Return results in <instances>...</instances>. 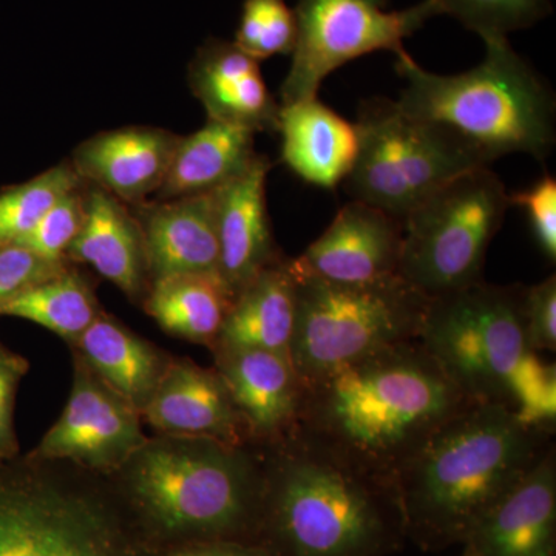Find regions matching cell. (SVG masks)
Wrapping results in <instances>:
<instances>
[{"mask_svg": "<svg viewBox=\"0 0 556 556\" xmlns=\"http://www.w3.org/2000/svg\"><path fill=\"white\" fill-rule=\"evenodd\" d=\"M73 383L60 419L30 455L65 460L94 473L110 475L146 441L142 417L126 397L104 382L76 353Z\"/></svg>", "mask_w": 556, "mask_h": 556, "instance_id": "cell-12", "label": "cell"}, {"mask_svg": "<svg viewBox=\"0 0 556 556\" xmlns=\"http://www.w3.org/2000/svg\"><path fill=\"white\" fill-rule=\"evenodd\" d=\"M525 292L481 280L433 298L417 340L471 401L555 433L556 368L529 345Z\"/></svg>", "mask_w": 556, "mask_h": 556, "instance_id": "cell-5", "label": "cell"}, {"mask_svg": "<svg viewBox=\"0 0 556 556\" xmlns=\"http://www.w3.org/2000/svg\"><path fill=\"white\" fill-rule=\"evenodd\" d=\"M215 369L225 380L252 447L269 444L298 424L303 386L291 357L265 350H215Z\"/></svg>", "mask_w": 556, "mask_h": 556, "instance_id": "cell-16", "label": "cell"}, {"mask_svg": "<svg viewBox=\"0 0 556 556\" xmlns=\"http://www.w3.org/2000/svg\"><path fill=\"white\" fill-rule=\"evenodd\" d=\"M232 302L218 274H178L153 280L141 305L170 336L212 351Z\"/></svg>", "mask_w": 556, "mask_h": 556, "instance_id": "cell-26", "label": "cell"}, {"mask_svg": "<svg viewBox=\"0 0 556 556\" xmlns=\"http://www.w3.org/2000/svg\"><path fill=\"white\" fill-rule=\"evenodd\" d=\"M471 404L416 339L303 387L298 424L361 466L394 479L439 427Z\"/></svg>", "mask_w": 556, "mask_h": 556, "instance_id": "cell-2", "label": "cell"}, {"mask_svg": "<svg viewBox=\"0 0 556 556\" xmlns=\"http://www.w3.org/2000/svg\"><path fill=\"white\" fill-rule=\"evenodd\" d=\"M438 14H448L482 40L507 38L543 21L552 11L551 0H434Z\"/></svg>", "mask_w": 556, "mask_h": 556, "instance_id": "cell-29", "label": "cell"}, {"mask_svg": "<svg viewBox=\"0 0 556 556\" xmlns=\"http://www.w3.org/2000/svg\"><path fill=\"white\" fill-rule=\"evenodd\" d=\"M68 346L139 413L149 404L172 358L104 309Z\"/></svg>", "mask_w": 556, "mask_h": 556, "instance_id": "cell-24", "label": "cell"}, {"mask_svg": "<svg viewBox=\"0 0 556 556\" xmlns=\"http://www.w3.org/2000/svg\"><path fill=\"white\" fill-rule=\"evenodd\" d=\"M83 182L72 161H62L30 181L2 189L0 244L22 243L47 212Z\"/></svg>", "mask_w": 556, "mask_h": 556, "instance_id": "cell-28", "label": "cell"}, {"mask_svg": "<svg viewBox=\"0 0 556 556\" xmlns=\"http://www.w3.org/2000/svg\"><path fill=\"white\" fill-rule=\"evenodd\" d=\"M552 437L497 405L475 402L457 413L394 473L408 540L427 552L466 544Z\"/></svg>", "mask_w": 556, "mask_h": 556, "instance_id": "cell-3", "label": "cell"}, {"mask_svg": "<svg viewBox=\"0 0 556 556\" xmlns=\"http://www.w3.org/2000/svg\"><path fill=\"white\" fill-rule=\"evenodd\" d=\"M86 217V182L62 197L21 244L54 263H68V249Z\"/></svg>", "mask_w": 556, "mask_h": 556, "instance_id": "cell-31", "label": "cell"}, {"mask_svg": "<svg viewBox=\"0 0 556 556\" xmlns=\"http://www.w3.org/2000/svg\"><path fill=\"white\" fill-rule=\"evenodd\" d=\"M189 86L207 119L255 135L278 130L281 104L270 94L258 61L236 43L207 39L190 62Z\"/></svg>", "mask_w": 556, "mask_h": 556, "instance_id": "cell-18", "label": "cell"}, {"mask_svg": "<svg viewBox=\"0 0 556 556\" xmlns=\"http://www.w3.org/2000/svg\"><path fill=\"white\" fill-rule=\"evenodd\" d=\"M30 364L21 354L0 343V463L20 456V441L14 428L17 388Z\"/></svg>", "mask_w": 556, "mask_h": 556, "instance_id": "cell-34", "label": "cell"}, {"mask_svg": "<svg viewBox=\"0 0 556 556\" xmlns=\"http://www.w3.org/2000/svg\"><path fill=\"white\" fill-rule=\"evenodd\" d=\"M142 208L135 215L141 226L150 283L178 274H218L215 190L155 201Z\"/></svg>", "mask_w": 556, "mask_h": 556, "instance_id": "cell-20", "label": "cell"}, {"mask_svg": "<svg viewBox=\"0 0 556 556\" xmlns=\"http://www.w3.org/2000/svg\"><path fill=\"white\" fill-rule=\"evenodd\" d=\"M270 163L257 155L247 170L215 190L218 274L232 298L283 257L274 241L266 204Z\"/></svg>", "mask_w": 556, "mask_h": 556, "instance_id": "cell-15", "label": "cell"}, {"mask_svg": "<svg viewBox=\"0 0 556 556\" xmlns=\"http://www.w3.org/2000/svg\"><path fill=\"white\" fill-rule=\"evenodd\" d=\"M388 0H299L298 40L281 86V105L317 98L321 83L348 62L375 53H407L404 40L438 16L434 0L388 11Z\"/></svg>", "mask_w": 556, "mask_h": 556, "instance_id": "cell-11", "label": "cell"}, {"mask_svg": "<svg viewBox=\"0 0 556 556\" xmlns=\"http://www.w3.org/2000/svg\"><path fill=\"white\" fill-rule=\"evenodd\" d=\"M464 546H466V551H464L463 556H482L478 551H475L473 547L468 546V544H464Z\"/></svg>", "mask_w": 556, "mask_h": 556, "instance_id": "cell-37", "label": "cell"}, {"mask_svg": "<svg viewBox=\"0 0 556 556\" xmlns=\"http://www.w3.org/2000/svg\"><path fill=\"white\" fill-rule=\"evenodd\" d=\"M484 42V61L459 75H437L408 53L397 56L407 80L399 108L452 131L489 164L510 153L546 160L556 141L554 91L507 38Z\"/></svg>", "mask_w": 556, "mask_h": 556, "instance_id": "cell-6", "label": "cell"}, {"mask_svg": "<svg viewBox=\"0 0 556 556\" xmlns=\"http://www.w3.org/2000/svg\"><path fill=\"white\" fill-rule=\"evenodd\" d=\"M525 327L529 345L536 353L556 350V277L526 287Z\"/></svg>", "mask_w": 556, "mask_h": 556, "instance_id": "cell-35", "label": "cell"}, {"mask_svg": "<svg viewBox=\"0 0 556 556\" xmlns=\"http://www.w3.org/2000/svg\"><path fill=\"white\" fill-rule=\"evenodd\" d=\"M179 138L155 127L102 131L76 148L72 164L84 182L123 203L139 204L159 193Z\"/></svg>", "mask_w": 556, "mask_h": 556, "instance_id": "cell-17", "label": "cell"}, {"mask_svg": "<svg viewBox=\"0 0 556 556\" xmlns=\"http://www.w3.org/2000/svg\"><path fill=\"white\" fill-rule=\"evenodd\" d=\"M257 448L263 470L255 546L268 556H387L407 538L396 482L295 424Z\"/></svg>", "mask_w": 556, "mask_h": 556, "instance_id": "cell-1", "label": "cell"}, {"mask_svg": "<svg viewBox=\"0 0 556 556\" xmlns=\"http://www.w3.org/2000/svg\"><path fill=\"white\" fill-rule=\"evenodd\" d=\"M255 134L207 119L200 130L179 138L156 201L214 192L239 177L258 155Z\"/></svg>", "mask_w": 556, "mask_h": 556, "instance_id": "cell-25", "label": "cell"}, {"mask_svg": "<svg viewBox=\"0 0 556 556\" xmlns=\"http://www.w3.org/2000/svg\"><path fill=\"white\" fill-rule=\"evenodd\" d=\"M298 320V274L281 257L233 299L214 350H265L289 356Z\"/></svg>", "mask_w": 556, "mask_h": 556, "instance_id": "cell-23", "label": "cell"}, {"mask_svg": "<svg viewBox=\"0 0 556 556\" xmlns=\"http://www.w3.org/2000/svg\"><path fill=\"white\" fill-rule=\"evenodd\" d=\"M277 131L281 160L303 181L329 190L345 182L357 159L356 124L311 98L281 105Z\"/></svg>", "mask_w": 556, "mask_h": 556, "instance_id": "cell-22", "label": "cell"}, {"mask_svg": "<svg viewBox=\"0 0 556 556\" xmlns=\"http://www.w3.org/2000/svg\"><path fill=\"white\" fill-rule=\"evenodd\" d=\"M294 269L298 320L289 357L303 387L382 348L419 338L431 299L399 274L343 285Z\"/></svg>", "mask_w": 556, "mask_h": 556, "instance_id": "cell-8", "label": "cell"}, {"mask_svg": "<svg viewBox=\"0 0 556 556\" xmlns=\"http://www.w3.org/2000/svg\"><path fill=\"white\" fill-rule=\"evenodd\" d=\"M298 40V17L287 0H243L237 47L255 61L291 54Z\"/></svg>", "mask_w": 556, "mask_h": 556, "instance_id": "cell-30", "label": "cell"}, {"mask_svg": "<svg viewBox=\"0 0 556 556\" xmlns=\"http://www.w3.org/2000/svg\"><path fill=\"white\" fill-rule=\"evenodd\" d=\"M141 417L155 434L251 445L247 424L217 369L200 367L189 357L172 356Z\"/></svg>", "mask_w": 556, "mask_h": 556, "instance_id": "cell-14", "label": "cell"}, {"mask_svg": "<svg viewBox=\"0 0 556 556\" xmlns=\"http://www.w3.org/2000/svg\"><path fill=\"white\" fill-rule=\"evenodd\" d=\"M356 163L348 175L351 200L405 217L431 193L467 172L489 167L452 131L415 118L396 101L372 98L358 109Z\"/></svg>", "mask_w": 556, "mask_h": 556, "instance_id": "cell-9", "label": "cell"}, {"mask_svg": "<svg viewBox=\"0 0 556 556\" xmlns=\"http://www.w3.org/2000/svg\"><path fill=\"white\" fill-rule=\"evenodd\" d=\"M72 265H89L142 303L150 288L144 241L137 215L127 204L86 182V217L67 254Z\"/></svg>", "mask_w": 556, "mask_h": 556, "instance_id": "cell-21", "label": "cell"}, {"mask_svg": "<svg viewBox=\"0 0 556 556\" xmlns=\"http://www.w3.org/2000/svg\"><path fill=\"white\" fill-rule=\"evenodd\" d=\"M110 477L27 453L0 463V556H160Z\"/></svg>", "mask_w": 556, "mask_h": 556, "instance_id": "cell-7", "label": "cell"}, {"mask_svg": "<svg viewBox=\"0 0 556 556\" xmlns=\"http://www.w3.org/2000/svg\"><path fill=\"white\" fill-rule=\"evenodd\" d=\"M110 479L160 552L257 541L263 470L252 445L153 434Z\"/></svg>", "mask_w": 556, "mask_h": 556, "instance_id": "cell-4", "label": "cell"}, {"mask_svg": "<svg viewBox=\"0 0 556 556\" xmlns=\"http://www.w3.org/2000/svg\"><path fill=\"white\" fill-rule=\"evenodd\" d=\"M404 226L387 212L351 200L302 255L299 270L343 285L397 276Z\"/></svg>", "mask_w": 556, "mask_h": 556, "instance_id": "cell-13", "label": "cell"}, {"mask_svg": "<svg viewBox=\"0 0 556 556\" xmlns=\"http://www.w3.org/2000/svg\"><path fill=\"white\" fill-rule=\"evenodd\" d=\"M508 207L506 186L490 167L452 179L402 222L399 276L430 299L478 283Z\"/></svg>", "mask_w": 556, "mask_h": 556, "instance_id": "cell-10", "label": "cell"}, {"mask_svg": "<svg viewBox=\"0 0 556 556\" xmlns=\"http://www.w3.org/2000/svg\"><path fill=\"white\" fill-rule=\"evenodd\" d=\"M68 265L40 257L25 244H0V308Z\"/></svg>", "mask_w": 556, "mask_h": 556, "instance_id": "cell-32", "label": "cell"}, {"mask_svg": "<svg viewBox=\"0 0 556 556\" xmlns=\"http://www.w3.org/2000/svg\"><path fill=\"white\" fill-rule=\"evenodd\" d=\"M160 556H268L255 544L232 541H208V543L185 544L161 552Z\"/></svg>", "mask_w": 556, "mask_h": 556, "instance_id": "cell-36", "label": "cell"}, {"mask_svg": "<svg viewBox=\"0 0 556 556\" xmlns=\"http://www.w3.org/2000/svg\"><path fill=\"white\" fill-rule=\"evenodd\" d=\"M510 206L525 208L538 247L552 262L556 258V181L544 177L529 189L508 193Z\"/></svg>", "mask_w": 556, "mask_h": 556, "instance_id": "cell-33", "label": "cell"}, {"mask_svg": "<svg viewBox=\"0 0 556 556\" xmlns=\"http://www.w3.org/2000/svg\"><path fill=\"white\" fill-rule=\"evenodd\" d=\"M482 556H556L555 444L468 538Z\"/></svg>", "mask_w": 556, "mask_h": 556, "instance_id": "cell-19", "label": "cell"}, {"mask_svg": "<svg viewBox=\"0 0 556 556\" xmlns=\"http://www.w3.org/2000/svg\"><path fill=\"white\" fill-rule=\"evenodd\" d=\"M94 285L68 265L61 273L22 292L0 308V316L20 317L50 329L72 345L100 316Z\"/></svg>", "mask_w": 556, "mask_h": 556, "instance_id": "cell-27", "label": "cell"}]
</instances>
